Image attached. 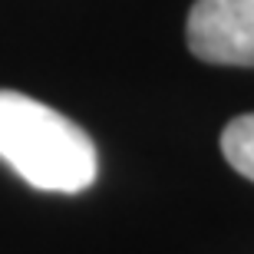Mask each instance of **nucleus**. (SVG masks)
I'll use <instances>...</instances> for the list:
<instances>
[{"label": "nucleus", "mask_w": 254, "mask_h": 254, "mask_svg": "<svg viewBox=\"0 0 254 254\" xmlns=\"http://www.w3.org/2000/svg\"><path fill=\"white\" fill-rule=\"evenodd\" d=\"M0 162L40 191L89 189L99 172L96 145L76 123L13 89H0Z\"/></svg>", "instance_id": "nucleus-1"}, {"label": "nucleus", "mask_w": 254, "mask_h": 254, "mask_svg": "<svg viewBox=\"0 0 254 254\" xmlns=\"http://www.w3.org/2000/svg\"><path fill=\"white\" fill-rule=\"evenodd\" d=\"M189 50L205 63L254 66V0H195Z\"/></svg>", "instance_id": "nucleus-2"}, {"label": "nucleus", "mask_w": 254, "mask_h": 254, "mask_svg": "<svg viewBox=\"0 0 254 254\" xmlns=\"http://www.w3.org/2000/svg\"><path fill=\"white\" fill-rule=\"evenodd\" d=\"M221 152L228 165L254 182V113L238 116L221 132Z\"/></svg>", "instance_id": "nucleus-3"}]
</instances>
